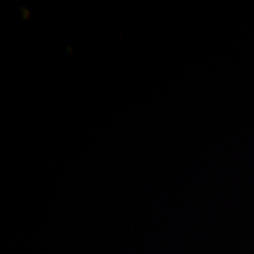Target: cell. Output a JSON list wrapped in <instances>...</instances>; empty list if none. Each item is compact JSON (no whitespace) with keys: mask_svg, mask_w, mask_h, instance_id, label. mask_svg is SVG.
Returning <instances> with one entry per match:
<instances>
[]
</instances>
